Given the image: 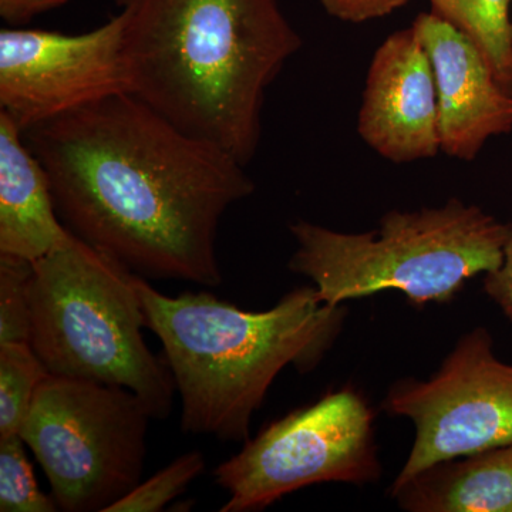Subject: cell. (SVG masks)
<instances>
[{
  "label": "cell",
  "mask_w": 512,
  "mask_h": 512,
  "mask_svg": "<svg viewBox=\"0 0 512 512\" xmlns=\"http://www.w3.org/2000/svg\"><path fill=\"white\" fill-rule=\"evenodd\" d=\"M130 93L247 165L265 94L302 39L278 0H124Z\"/></svg>",
  "instance_id": "7a4b0ae2"
},
{
  "label": "cell",
  "mask_w": 512,
  "mask_h": 512,
  "mask_svg": "<svg viewBox=\"0 0 512 512\" xmlns=\"http://www.w3.org/2000/svg\"><path fill=\"white\" fill-rule=\"evenodd\" d=\"M434 73L440 153L476 160L488 140L512 131V93L495 79L478 47L434 15L413 23Z\"/></svg>",
  "instance_id": "8fae6325"
},
{
  "label": "cell",
  "mask_w": 512,
  "mask_h": 512,
  "mask_svg": "<svg viewBox=\"0 0 512 512\" xmlns=\"http://www.w3.org/2000/svg\"><path fill=\"white\" fill-rule=\"evenodd\" d=\"M70 0H0V16L9 26H22Z\"/></svg>",
  "instance_id": "44dd1931"
},
{
  "label": "cell",
  "mask_w": 512,
  "mask_h": 512,
  "mask_svg": "<svg viewBox=\"0 0 512 512\" xmlns=\"http://www.w3.org/2000/svg\"><path fill=\"white\" fill-rule=\"evenodd\" d=\"M49 370L30 343H0V439L18 436Z\"/></svg>",
  "instance_id": "9a60e30c"
},
{
  "label": "cell",
  "mask_w": 512,
  "mask_h": 512,
  "mask_svg": "<svg viewBox=\"0 0 512 512\" xmlns=\"http://www.w3.org/2000/svg\"><path fill=\"white\" fill-rule=\"evenodd\" d=\"M372 409L352 386L272 421L214 470L221 512L261 511L301 488L373 484L382 476Z\"/></svg>",
  "instance_id": "52a82bcc"
},
{
  "label": "cell",
  "mask_w": 512,
  "mask_h": 512,
  "mask_svg": "<svg viewBox=\"0 0 512 512\" xmlns=\"http://www.w3.org/2000/svg\"><path fill=\"white\" fill-rule=\"evenodd\" d=\"M431 12L478 47L495 79L512 93V0H429Z\"/></svg>",
  "instance_id": "5bb4252c"
},
{
  "label": "cell",
  "mask_w": 512,
  "mask_h": 512,
  "mask_svg": "<svg viewBox=\"0 0 512 512\" xmlns=\"http://www.w3.org/2000/svg\"><path fill=\"white\" fill-rule=\"evenodd\" d=\"M30 345L49 373L124 387L153 419L173 409L174 377L148 349L136 274L70 232L33 262Z\"/></svg>",
  "instance_id": "5b68a950"
},
{
  "label": "cell",
  "mask_w": 512,
  "mask_h": 512,
  "mask_svg": "<svg viewBox=\"0 0 512 512\" xmlns=\"http://www.w3.org/2000/svg\"><path fill=\"white\" fill-rule=\"evenodd\" d=\"M484 291L512 323V238L505 247L500 268L484 275Z\"/></svg>",
  "instance_id": "ffe728a7"
},
{
  "label": "cell",
  "mask_w": 512,
  "mask_h": 512,
  "mask_svg": "<svg viewBox=\"0 0 512 512\" xmlns=\"http://www.w3.org/2000/svg\"><path fill=\"white\" fill-rule=\"evenodd\" d=\"M511 82H512V56H511Z\"/></svg>",
  "instance_id": "7402d4cb"
},
{
  "label": "cell",
  "mask_w": 512,
  "mask_h": 512,
  "mask_svg": "<svg viewBox=\"0 0 512 512\" xmlns=\"http://www.w3.org/2000/svg\"><path fill=\"white\" fill-rule=\"evenodd\" d=\"M390 495L410 512H512V444L440 461Z\"/></svg>",
  "instance_id": "4fadbf2b"
},
{
  "label": "cell",
  "mask_w": 512,
  "mask_h": 512,
  "mask_svg": "<svg viewBox=\"0 0 512 512\" xmlns=\"http://www.w3.org/2000/svg\"><path fill=\"white\" fill-rule=\"evenodd\" d=\"M205 471L201 451H190L175 458L167 467L141 481L126 497L111 505L107 512H158L185 493L192 481Z\"/></svg>",
  "instance_id": "e0dca14e"
},
{
  "label": "cell",
  "mask_w": 512,
  "mask_h": 512,
  "mask_svg": "<svg viewBox=\"0 0 512 512\" xmlns=\"http://www.w3.org/2000/svg\"><path fill=\"white\" fill-rule=\"evenodd\" d=\"M53 497L42 493L22 437L0 439V511L55 512Z\"/></svg>",
  "instance_id": "2e32d148"
},
{
  "label": "cell",
  "mask_w": 512,
  "mask_h": 512,
  "mask_svg": "<svg viewBox=\"0 0 512 512\" xmlns=\"http://www.w3.org/2000/svg\"><path fill=\"white\" fill-rule=\"evenodd\" d=\"M382 409L414 426L412 451L390 491L440 461L512 444V365L484 328L461 336L427 380H397Z\"/></svg>",
  "instance_id": "ba28073f"
},
{
  "label": "cell",
  "mask_w": 512,
  "mask_h": 512,
  "mask_svg": "<svg viewBox=\"0 0 512 512\" xmlns=\"http://www.w3.org/2000/svg\"><path fill=\"white\" fill-rule=\"evenodd\" d=\"M70 231L57 214L45 167L23 130L0 111V254L36 262Z\"/></svg>",
  "instance_id": "7c38bea8"
},
{
  "label": "cell",
  "mask_w": 512,
  "mask_h": 512,
  "mask_svg": "<svg viewBox=\"0 0 512 512\" xmlns=\"http://www.w3.org/2000/svg\"><path fill=\"white\" fill-rule=\"evenodd\" d=\"M357 133L394 164L440 153L436 82L413 26L393 33L377 47L367 72Z\"/></svg>",
  "instance_id": "30bf717a"
},
{
  "label": "cell",
  "mask_w": 512,
  "mask_h": 512,
  "mask_svg": "<svg viewBox=\"0 0 512 512\" xmlns=\"http://www.w3.org/2000/svg\"><path fill=\"white\" fill-rule=\"evenodd\" d=\"M121 93H130L123 13L82 35L0 30V111L23 131Z\"/></svg>",
  "instance_id": "9c48e42d"
},
{
  "label": "cell",
  "mask_w": 512,
  "mask_h": 512,
  "mask_svg": "<svg viewBox=\"0 0 512 512\" xmlns=\"http://www.w3.org/2000/svg\"><path fill=\"white\" fill-rule=\"evenodd\" d=\"M124 387L49 373L19 436L35 454L64 512H107L141 483L148 421Z\"/></svg>",
  "instance_id": "8992f818"
},
{
  "label": "cell",
  "mask_w": 512,
  "mask_h": 512,
  "mask_svg": "<svg viewBox=\"0 0 512 512\" xmlns=\"http://www.w3.org/2000/svg\"><path fill=\"white\" fill-rule=\"evenodd\" d=\"M32 272V261L0 254V343H30Z\"/></svg>",
  "instance_id": "ac0fdd59"
},
{
  "label": "cell",
  "mask_w": 512,
  "mask_h": 512,
  "mask_svg": "<svg viewBox=\"0 0 512 512\" xmlns=\"http://www.w3.org/2000/svg\"><path fill=\"white\" fill-rule=\"evenodd\" d=\"M295 274L329 305L396 291L416 306L450 302L468 279L500 268L512 224L453 198L441 207L390 211L379 227L342 232L291 224Z\"/></svg>",
  "instance_id": "277c9868"
},
{
  "label": "cell",
  "mask_w": 512,
  "mask_h": 512,
  "mask_svg": "<svg viewBox=\"0 0 512 512\" xmlns=\"http://www.w3.org/2000/svg\"><path fill=\"white\" fill-rule=\"evenodd\" d=\"M410 0H319L332 18L348 23H365L392 15Z\"/></svg>",
  "instance_id": "d6986e66"
},
{
  "label": "cell",
  "mask_w": 512,
  "mask_h": 512,
  "mask_svg": "<svg viewBox=\"0 0 512 512\" xmlns=\"http://www.w3.org/2000/svg\"><path fill=\"white\" fill-rule=\"evenodd\" d=\"M23 137L77 238L146 279L222 284L218 228L255 191L237 158L131 93L26 128Z\"/></svg>",
  "instance_id": "6da1fadb"
},
{
  "label": "cell",
  "mask_w": 512,
  "mask_h": 512,
  "mask_svg": "<svg viewBox=\"0 0 512 512\" xmlns=\"http://www.w3.org/2000/svg\"><path fill=\"white\" fill-rule=\"evenodd\" d=\"M136 288L181 397V430L235 443L249 439L252 416L279 373L315 369L346 316L315 286L293 289L264 312L242 311L210 292L171 298L137 274Z\"/></svg>",
  "instance_id": "3957f363"
}]
</instances>
